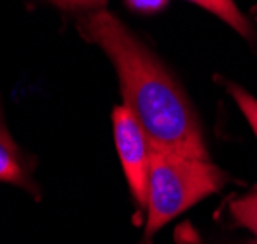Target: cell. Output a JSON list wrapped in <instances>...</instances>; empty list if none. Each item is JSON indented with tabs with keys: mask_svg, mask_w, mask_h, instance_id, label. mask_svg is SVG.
<instances>
[{
	"mask_svg": "<svg viewBox=\"0 0 257 244\" xmlns=\"http://www.w3.org/2000/svg\"><path fill=\"white\" fill-rule=\"evenodd\" d=\"M79 27L114 64L122 101L147 132L153 149L209 159L190 99L153 52L106 10L93 12Z\"/></svg>",
	"mask_w": 257,
	"mask_h": 244,
	"instance_id": "1",
	"label": "cell"
},
{
	"mask_svg": "<svg viewBox=\"0 0 257 244\" xmlns=\"http://www.w3.org/2000/svg\"><path fill=\"white\" fill-rule=\"evenodd\" d=\"M226 182V173L209 159L153 149L145 206V240H151L165 225L201 200L220 192Z\"/></svg>",
	"mask_w": 257,
	"mask_h": 244,
	"instance_id": "2",
	"label": "cell"
},
{
	"mask_svg": "<svg viewBox=\"0 0 257 244\" xmlns=\"http://www.w3.org/2000/svg\"><path fill=\"white\" fill-rule=\"evenodd\" d=\"M112 130H114L116 151L120 165L128 180L130 192L140 209L147 206V186H149V169L153 157V143L140 120L134 116L126 105L114 107L112 111Z\"/></svg>",
	"mask_w": 257,
	"mask_h": 244,
	"instance_id": "3",
	"label": "cell"
},
{
	"mask_svg": "<svg viewBox=\"0 0 257 244\" xmlns=\"http://www.w3.org/2000/svg\"><path fill=\"white\" fill-rule=\"evenodd\" d=\"M0 182L16 184L29 192L35 190L29 159L27 155H24V151L20 149V145L14 141L6 128L2 105H0Z\"/></svg>",
	"mask_w": 257,
	"mask_h": 244,
	"instance_id": "4",
	"label": "cell"
},
{
	"mask_svg": "<svg viewBox=\"0 0 257 244\" xmlns=\"http://www.w3.org/2000/svg\"><path fill=\"white\" fill-rule=\"evenodd\" d=\"M188 2L205 8L207 12L215 14L219 20H222L226 26H230L242 37H251V26H249L247 18L240 12V8L236 6L234 0H188Z\"/></svg>",
	"mask_w": 257,
	"mask_h": 244,
	"instance_id": "5",
	"label": "cell"
},
{
	"mask_svg": "<svg viewBox=\"0 0 257 244\" xmlns=\"http://www.w3.org/2000/svg\"><path fill=\"white\" fill-rule=\"evenodd\" d=\"M228 211L236 225L251 231L257 236V192L236 198L228 206Z\"/></svg>",
	"mask_w": 257,
	"mask_h": 244,
	"instance_id": "6",
	"label": "cell"
},
{
	"mask_svg": "<svg viewBox=\"0 0 257 244\" xmlns=\"http://www.w3.org/2000/svg\"><path fill=\"white\" fill-rule=\"evenodd\" d=\"M226 90H228V93L232 95V99L236 101L238 109L242 111V115H244V118L247 120V124L251 126V130H253V134H255V138H257V99L249 91L242 90L240 86L230 84V82L226 84Z\"/></svg>",
	"mask_w": 257,
	"mask_h": 244,
	"instance_id": "7",
	"label": "cell"
},
{
	"mask_svg": "<svg viewBox=\"0 0 257 244\" xmlns=\"http://www.w3.org/2000/svg\"><path fill=\"white\" fill-rule=\"evenodd\" d=\"M168 0H126V4H128L132 10H136V12H143V14H153V12H159L161 8H165L167 6Z\"/></svg>",
	"mask_w": 257,
	"mask_h": 244,
	"instance_id": "8",
	"label": "cell"
},
{
	"mask_svg": "<svg viewBox=\"0 0 257 244\" xmlns=\"http://www.w3.org/2000/svg\"><path fill=\"white\" fill-rule=\"evenodd\" d=\"M56 4H62V6H93L91 0H52Z\"/></svg>",
	"mask_w": 257,
	"mask_h": 244,
	"instance_id": "9",
	"label": "cell"
},
{
	"mask_svg": "<svg viewBox=\"0 0 257 244\" xmlns=\"http://www.w3.org/2000/svg\"><path fill=\"white\" fill-rule=\"evenodd\" d=\"M103 2H104V0H91V4H93V6H101Z\"/></svg>",
	"mask_w": 257,
	"mask_h": 244,
	"instance_id": "10",
	"label": "cell"
}]
</instances>
